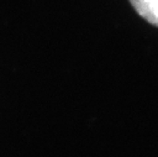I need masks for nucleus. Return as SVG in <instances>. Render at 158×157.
I'll return each instance as SVG.
<instances>
[{"label":"nucleus","instance_id":"f257e3e1","mask_svg":"<svg viewBox=\"0 0 158 157\" xmlns=\"http://www.w3.org/2000/svg\"><path fill=\"white\" fill-rule=\"evenodd\" d=\"M130 2L147 22L158 26V0H130Z\"/></svg>","mask_w":158,"mask_h":157}]
</instances>
